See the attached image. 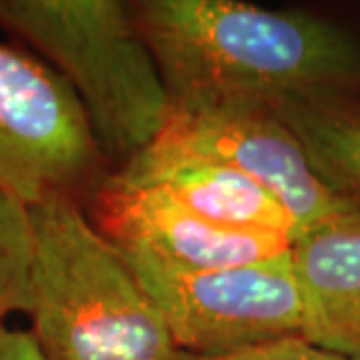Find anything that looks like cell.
<instances>
[{
	"instance_id": "6da1fadb",
	"label": "cell",
	"mask_w": 360,
	"mask_h": 360,
	"mask_svg": "<svg viewBox=\"0 0 360 360\" xmlns=\"http://www.w3.org/2000/svg\"><path fill=\"white\" fill-rule=\"evenodd\" d=\"M132 11L174 108L360 96V40L333 20L240 0H144Z\"/></svg>"
},
{
	"instance_id": "7a4b0ae2",
	"label": "cell",
	"mask_w": 360,
	"mask_h": 360,
	"mask_svg": "<svg viewBox=\"0 0 360 360\" xmlns=\"http://www.w3.org/2000/svg\"><path fill=\"white\" fill-rule=\"evenodd\" d=\"M30 333L46 360H194L80 200L30 206Z\"/></svg>"
},
{
	"instance_id": "3957f363",
	"label": "cell",
	"mask_w": 360,
	"mask_h": 360,
	"mask_svg": "<svg viewBox=\"0 0 360 360\" xmlns=\"http://www.w3.org/2000/svg\"><path fill=\"white\" fill-rule=\"evenodd\" d=\"M0 28L72 86L104 156L127 162L165 132L174 104L132 4L0 0Z\"/></svg>"
},
{
	"instance_id": "277c9868",
	"label": "cell",
	"mask_w": 360,
	"mask_h": 360,
	"mask_svg": "<svg viewBox=\"0 0 360 360\" xmlns=\"http://www.w3.org/2000/svg\"><path fill=\"white\" fill-rule=\"evenodd\" d=\"M122 258L155 300L176 347L193 359L302 338V298L290 250L262 262L210 270H172L144 258Z\"/></svg>"
},
{
	"instance_id": "5b68a950",
	"label": "cell",
	"mask_w": 360,
	"mask_h": 360,
	"mask_svg": "<svg viewBox=\"0 0 360 360\" xmlns=\"http://www.w3.org/2000/svg\"><path fill=\"white\" fill-rule=\"evenodd\" d=\"M103 158L72 86L32 52L0 42V186L28 208L80 200Z\"/></svg>"
},
{
	"instance_id": "8992f818",
	"label": "cell",
	"mask_w": 360,
	"mask_h": 360,
	"mask_svg": "<svg viewBox=\"0 0 360 360\" xmlns=\"http://www.w3.org/2000/svg\"><path fill=\"white\" fill-rule=\"evenodd\" d=\"M90 220L127 257L172 270L243 266L286 255L292 238L205 219L156 186L112 176L94 193Z\"/></svg>"
},
{
	"instance_id": "52a82bcc",
	"label": "cell",
	"mask_w": 360,
	"mask_h": 360,
	"mask_svg": "<svg viewBox=\"0 0 360 360\" xmlns=\"http://www.w3.org/2000/svg\"><path fill=\"white\" fill-rule=\"evenodd\" d=\"M155 142L214 158L245 172L286 206L300 232L352 206L316 176L300 142L272 110L174 108Z\"/></svg>"
},
{
	"instance_id": "ba28073f",
	"label": "cell",
	"mask_w": 360,
	"mask_h": 360,
	"mask_svg": "<svg viewBox=\"0 0 360 360\" xmlns=\"http://www.w3.org/2000/svg\"><path fill=\"white\" fill-rule=\"evenodd\" d=\"M122 184L156 186L205 219L232 229L295 238L300 229L286 206L260 182L208 156L153 142L116 172Z\"/></svg>"
},
{
	"instance_id": "9c48e42d",
	"label": "cell",
	"mask_w": 360,
	"mask_h": 360,
	"mask_svg": "<svg viewBox=\"0 0 360 360\" xmlns=\"http://www.w3.org/2000/svg\"><path fill=\"white\" fill-rule=\"evenodd\" d=\"M290 266L302 298V338L360 359V208L350 206L300 232Z\"/></svg>"
},
{
	"instance_id": "30bf717a",
	"label": "cell",
	"mask_w": 360,
	"mask_h": 360,
	"mask_svg": "<svg viewBox=\"0 0 360 360\" xmlns=\"http://www.w3.org/2000/svg\"><path fill=\"white\" fill-rule=\"evenodd\" d=\"M300 142L316 176L360 208V96L312 94L270 108Z\"/></svg>"
},
{
	"instance_id": "8fae6325",
	"label": "cell",
	"mask_w": 360,
	"mask_h": 360,
	"mask_svg": "<svg viewBox=\"0 0 360 360\" xmlns=\"http://www.w3.org/2000/svg\"><path fill=\"white\" fill-rule=\"evenodd\" d=\"M32 226L30 210L0 186V324L13 312H30Z\"/></svg>"
},
{
	"instance_id": "7c38bea8",
	"label": "cell",
	"mask_w": 360,
	"mask_h": 360,
	"mask_svg": "<svg viewBox=\"0 0 360 360\" xmlns=\"http://www.w3.org/2000/svg\"><path fill=\"white\" fill-rule=\"evenodd\" d=\"M194 360H360L352 356H345L333 350L316 347L309 342L307 338L292 336V338H283L274 340L269 345H262L257 348H248L236 354L229 356H219V359H194Z\"/></svg>"
},
{
	"instance_id": "4fadbf2b",
	"label": "cell",
	"mask_w": 360,
	"mask_h": 360,
	"mask_svg": "<svg viewBox=\"0 0 360 360\" xmlns=\"http://www.w3.org/2000/svg\"><path fill=\"white\" fill-rule=\"evenodd\" d=\"M0 360H46L30 330L0 324Z\"/></svg>"
}]
</instances>
